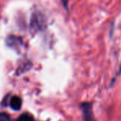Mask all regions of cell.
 Returning <instances> with one entry per match:
<instances>
[{"instance_id":"277c9868","label":"cell","mask_w":121,"mask_h":121,"mask_svg":"<svg viewBox=\"0 0 121 121\" xmlns=\"http://www.w3.org/2000/svg\"><path fill=\"white\" fill-rule=\"evenodd\" d=\"M0 121H11V119L7 114H0Z\"/></svg>"},{"instance_id":"8992f818","label":"cell","mask_w":121,"mask_h":121,"mask_svg":"<svg viewBox=\"0 0 121 121\" xmlns=\"http://www.w3.org/2000/svg\"><path fill=\"white\" fill-rule=\"evenodd\" d=\"M120 73H121V65H120Z\"/></svg>"},{"instance_id":"6da1fadb","label":"cell","mask_w":121,"mask_h":121,"mask_svg":"<svg viewBox=\"0 0 121 121\" xmlns=\"http://www.w3.org/2000/svg\"><path fill=\"white\" fill-rule=\"evenodd\" d=\"M82 109L83 116H84L85 121H94L92 115V108L91 105L90 103H84L82 105Z\"/></svg>"},{"instance_id":"7a4b0ae2","label":"cell","mask_w":121,"mask_h":121,"mask_svg":"<svg viewBox=\"0 0 121 121\" xmlns=\"http://www.w3.org/2000/svg\"><path fill=\"white\" fill-rule=\"evenodd\" d=\"M10 106L13 110H19L22 106V100L19 96H14L10 100Z\"/></svg>"},{"instance_id":"3957f363","label":"cell","mask_w":121,"mask_h":121,"mask_svg":"<svg viewBox=\"0 0 121 121\" xmlns=\"http://www.w3.org/2000/svg\"><path fill=\"white\" fill-rule=\"evenodd\" d=\"M17 121H35V120H34V118L31 115L25 113V114H23V115H22L21 116L17 119Z\"/></svg>"},{"instance_id":"5b68a950","label":"cell","mask_w":121,"mask_h":121,"mask_svg":"<svg viewBox=\"0 0 121 121\" xmlns=\"http://www.w3.org/2000/svg\"><path fill=\"white\" fill-rule=\"evenodd\" d=\"M63 1V3H64V7L65 8H67V5H68V0H62Z\"/></svg>"}]
</instances>
